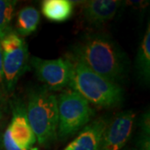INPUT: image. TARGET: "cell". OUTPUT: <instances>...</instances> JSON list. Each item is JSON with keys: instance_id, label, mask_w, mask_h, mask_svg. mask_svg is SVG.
Listing matches in <instances>:
<instances>
[{"instance_id": "4", "label": "cell", "mask_w": 150, "mask_h": 150, "mask_svg": "<svg viewBox=\"0 0 150 150\" xmlns=\"http://www.w3.org/2000/svg\"><path fill=\"white\" fill-rule=\"evenodd\" d=\"M59 123L57 136L66 139L88 123L93 115L89 103L74 90L61 93L57 98Z\"/></svg>"}, {"instance_id": "13", "label": "cell", "mask_w": 150, "mask_h": 150, "mask_svg": "<svg viewBox=\"0 0 150 150\" xmlns=\"http://www.w3.org/2000/svg\"><path fill=\"white\" fill-rule=\"evenodd\" d=\"M40 22V13L33 7H25L17 16V33L21 36L30 35L37 29Z\"/></svg>"}, {"instance_id": "3", "label": "cell", "mask_w": 150, "mask_h": 150, "mask_svg": "<svg viewBox=\"0 0 150 150\" xmlns=\"http://www.w3.org/2000/svg\"><path fill=\"white\" fill-rule=\"evenodd\" d=\"M28 123L38 144L47 146L57 139L59 123L57 98L46 88L33 89L26 108Z\"/></svg>"}, {"instance_id": "2", "label": "cell", "mask_w": 150, "mask_h": 150, "mask_svg": "<svg viewBox=\"0 0 150 150\" xmlns=\"http://www.w3.org/2000/svg\"><path fill=\"white\" fill-rule=\"evenodd\" d=\"M69 59L72 74L69 87L72 90L98 107H115L122 103L123 90L118 84L94 73L74 58L71 57Z\"/></svg>"}, {"instance_id": "18", "label": "cell", "mask_w": 150, "mask_h": 150, "mask_svg": "<svg viewBox=\"0 0 150 150\" xmlns=\"http://www.w3.org/2000/svg\"><path fill=\"white\" fill-rule=\"evenodd\" d=\"M128 150H136V149H128Z\"/></svg>"}, {"instance_id": "9", "label": "cell", "mask_w": 150, "mask_h": 150, "mask_svg": "<svg viewBox=\"0 0 150 150\" xmlns=\"http://www.w3.org/2000/svg\"><path fill=\"white\" fill-rule=\"evenodd\" d=\"M121 1L118 0H90L83 4V16L93 26H99L112 19L118 13Z\"/></svg>"}, {"instance_id": "14", "label": "cell", "mask_w": 150, "mask_h": 150, "mask_svg": "<svg viewBox=\"0 0 150 150\" xmlns=\"http://www.w3.org/2000/svg\"><path fill=\"white\" fill-rule=\"evenodd\" d=\"M16 1L0 0V39L12 30L11 22L14 14Z\"/></svg>"}, {"instance_id": "8", "label": "cell", "mask_w": 150, "mask_h": 150, "mask_svg": "<svg viewBox=\"0 0 150 150\" xmlns=\"http://www.w3.org/2000/svg\"><path fill=\"white\" fill-rule=\"evenodd\" d=\"M8 129L17 144L23 149L31 150L37 139L28 123L26 108L22 103H14L13 118Z\"/></svg>"}, {"instance_id": "15", "label": "cell", "mask_w": 150, "mask_h": 150, "mask_svg": "<svg viewBox=\"0 0 150 150\" xmlns=\"http://www.w3.org/2000/svg\"><path fill=\"white\" fill-rule=\"evenodd\" d=\"M24 43L23 38L20 37L16 32L11 31L0 39V47L3 53H8L18 48Z\"/></svg>"}, {"instance_id": "16", "label": "cell", "mask_w": 150, "mask_h": 150, "mask_svg": "<svg viewBox=\"0 0 150 150\" xmlns=\"http://www.w3.org/2000/svg\"><path fill=\"white\" fill-rule=\"evenodd\" d=\"M4 145L6 150H25L20 148L14 142L8 128L6 129L5 133L4 134Z\"/></svg>"}, {"instance_id": "6", "label": "cell", "mask_w": 150, "mask_h": 150, "mask_svg": "<svg viewBox=\"0 0 150 150\" xmlns=\"http://www.w3.org/2000/svg\"><path fill=\"white\" fill-rule=\"evenodd\" d=\"M136 114L133 111L118 113L103 132L99 150H122L134 132Z\"/></svg>"}, {"instance_id": "17", "label": "cell", "mask_w": 150, "mask_h": 150, "mask_svg": "<svg viewBox=\"0 0 150 150\" xmlns=\"http://www.w3.org/2000/svg\"><path fill=\"white\" fill-rule=\"evenodd\" d=\"M4 91H5V86H4V67H3V52L0 47V92Z\"/></svg>"}, {"instance_id": "19", "label": "cell", "mask_w": 150, "mask_h": 150, "mask_svg": "<svg viewBox=\"0 0 150 150\" xmlns=\"http://www.w3.org/2000/svg\"><path fill=\"white\" fill-rule=\"evenodd\" d=\"M0 118H1V112H0Z\"/></svg>"}, {"instance_id": "11", "label": "cell", "mask_w": 150, "mask_h": 150, "mask_svg": "<svg viewBox=\"0 0 150 150\" xmlns=\"http://www.w3.org/2000/svg\"><path fill=\"white\" fill-rule=\"evenodd\" d=\"M42 13L48 19L64 22L74 13V3L69 0H45L41 6Z\"/></svg>"}, {"instance_id": "1", "label": "cell", "mask_w": 150, "mask_h": 150, "mask_svg": "<svg viewBox=\"0 0 150 150\" xmlns=\"http://www.w3.org/2000/svg\"><path fill=\"white\" fill-rule=\"evenodd\" d=\"M72 57L117 84L127 71L124 53L111 38L103 33H93L83 38L74 47Z\"/></svg>"}, {"instance_id": "10", "label": "cell", "mask_w": 150, "mask_h": 150, "mask_svg": "<svg viewBox=\"0 0 150 150\" xmlns=\"http://www.w3.org/2000/svg\"><path fill=\"white\" fill-rule=\"evenodd\" d=\"M107 121L98 118L88 124L80 134L68 145L64 150H99Z\"/></svg>"}, {"instance_id": "12", "label": "cell", "mask_w": 150, "mask_h": 150, "mask_svg": "<svg viewBox=\"0 0 150 150\" xmlns=\"http://www.w3.org/2000/svg\"><path fill=\"white\" fill-rule=\"evenodd\" d=\"M136 69L138 76L145 83H149L150 79V24H148L136 58Z\"/></svg>"}, {"instance_id": "7", "label": "cell", "mask_w": 150, "mask_h": 150, "mask_svg": "<svg viewBox=\"0 0 150 150\" xmlns=\"http://www.w3.org/2000/svg\"><path fill=\"white\" fill-rule=\"evenodd\" d=\"M28 63V50L26 42L15 50L3 53V67L5 91H14L18 80L26 71Z\"/></svg>"}, {"instance_id": "5", "label": "cell", "mask_w": 150, "mask_h": 150, "mask_svg": "<svg viewBox=\"0 0 150 150\" xmlns=\"http://www.w3.org/2000/svg\"><path fill=\"white\" fill-rule=\"evenodd\" d=\"M32 65L38 79L46 85L48 90L58 91L69 87L72 74V63L69 58L43 59L33 56Z\"/></svg>"}]
</instances>
